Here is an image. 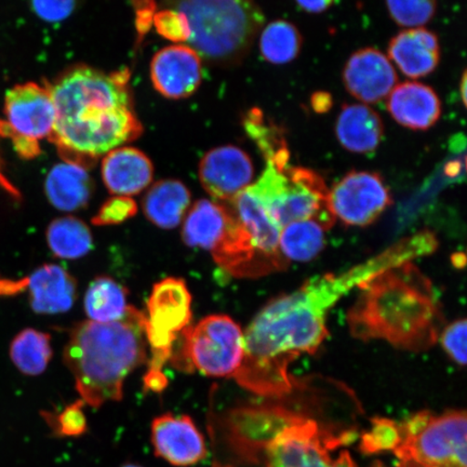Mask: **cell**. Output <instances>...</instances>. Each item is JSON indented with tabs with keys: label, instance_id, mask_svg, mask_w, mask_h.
I'll return each instance as SVG.
<instances>
[{
	"label": "cell",
	"instance_id": "16",
	"mask_svg": "<svg viewBox=\"0 0 467 467\" xmlns=\"http://www.w3.org/2000/svg\"><path fill=\"white\" fill-rule=\"evenodd\" d=\"M150 80L157 92L171 100L189 98L202 84V58L188 45L168 46L150 62Z\"/></svg>",
	"mask_w": 467,
	"mask_h": 467
},
{
	"label": "cell",
	"instance_id": "25",
	"mask_svg": "<svg viewBox=\"0 0 467 467\" xmlns=\"http://www.w3.org/2000/svg\"><path fill=\"white\" fill-rule=\"evenodd\" d=\"M229 204L237 219L254 237L256 247L263 254L274 259L289 262L279 250V236L282 229L247 189Z\"/></svg>",
	"mask_w": 467,
	"mask_h": 467
},
{
	"label": "cell",
	"instance_id": "14",
	"mask_svg": "<svg viewBox=\"0 0 467 467\" xmlns=\"http://www.w3.org/2000/svg\"><path fill=\"white\" fill-rule=\"evenodd\" d=\"M210 253L221 268L231 275L241 278L266 276L268 274L285 270L289 265L287 261L274 259L263 254L233 210L232 219L223 237Z\"/></svg>",
	"mask_w": 467,
	"mask_h": 467
},
{
	"label": "cell",
	"instance_id": "29",
	"mask_svg": "<svg viewBox=\"0 0 467 467\" xmlns=\"http://www.w3.org/2000/svg\"><path fill=\"white\" fill-rule=\"evenodd\" d=\"M47 243L57 258L76 260L83 258L92 249V235L85 222L64 217L52 221L47 229Z\"/></svg>",
	"mask_w": 467,
	"mask_h": 467
},
{
	"label": "cell",
	"instance_id": "15",
	"mask_svg": "<svg viewBox=\"0 0 467 467\" xmlns=\"http://www.w3.org/2000/svg\"><path fill=\"white\" fill-rule=\"evenodd\" d=\"M150 441L156 457L173 466H194L208 457L206 440L186 414L156 417L150 424Z\"/></svg>",
	"mask_w": 467,
	"mask_h": 467
},
{
	"label": "cell",
	"instance_id": "28",
	"mask_svg": "<svg viewBox=\"0 0 467 467\" xmlns=\"http://www.w3.org/2000/svg\"><path fill=\"white\" fill-rule=\"evenodd\" d=\"M52 358L51 337L27 328L17 334L10 344V359L23 375H42Z\"/></svg>",
	"mask_w": 467,
	"mask_h": 467
},
{
	"label": "cell",
	"instance_id": "27",
	"mask_svg": "<svg viewBox=\"0 0 467 467\" xmlns=\"http://www.w3.org/2000/svg\"><path fill=\"white\" fill-rule=\"evenodd\" d=\"M325 233L324 227L317 221L292 222L280 231V253L289 262L311 261L325 248Z\"/></svg>",
	"mask_w": 467,
	"mask_h": 467
},
{
	"label": "cell",
	"instance_id": "40",
	"mask_svg": "<svg viewBox=\"0 0 467 467\" xmlns=\"http://www.w3.org/2000/svg\"><path fill=\"white\" fill-rule=\"evenodd\" d=\"M313 107L317 112L323 113L328 110L331 107L330 96L326 93H319V95H314L313 97Z\"/></svg>",
	"mask_w": 467,
	"mask_h": 467
},
{
	"label": "cell",
	"instance_id": "19",
	"mask_svg": "<svg viewBox=\"0 0 467 467\" xmlns=\"http://www.w3.org/2000/svg\"><path fill=\"white\" fill-rule=\"evenodd\" d=\"M101 172L109 192L130 197L148 188L153 180L154 167L142 150L124 146L109 151L102 161Z\"/></svg>",
	"mask_w": 467,
	"mask_h": 467
},
{
	"label": "cell",
	"instance_id": "10",
	"mask_svg": "<svg viewBox=\"0 0 467 467\" xmlns=\"http://www.w3.org/2000/svg\"><path fill=\"white\" fill-rule=\"evenodd\" d=\"M145 317V335L150 349L148 372H162L175 340L191 324L192 296L184 280L171 277L157 283Z\"/></svg>",
	"mask_w": 467,
	"mask_h": 467
},
{
	"label": "cell",
	"instance_id": "21",
	"mask_svg": "<svg viewBox=\"0 0 467 467\" xmlns=\"http://www.w3.org/2000/svg\"><path fill=\"white\" fill-rule=\"evenodd\" d=\"M338 142L352 153H370L384 136L381 117L365 104L344 105L336 124Z\"/></svg>",
	"mask_w": 467,
	"mask_h": 467
},
{
	"label": "cell",
	"instance_id": "8",
	"mask_svg": "<svg viewBox=\"0 0 467 467\" xmlns=\"http://www.w3.org/2000/svg\"><path fill=\"white\" fill-rule=\"evenodd\" d=\"M174 358L190 372L233 378L244 358V332L226 315H210L181 332Z\"/></svg>",
	"mask_w": 467,
	"mask_h": 467
},
{
	"label": "cell",
	"instance_id": "5",
	"mask_svg": "<svg viewBox=\"0 0 467 467\" xmlns=\"http://www.w3.org/2000/svg\"><path fill=\"white\" fill-rule=\"evenodd\" d=\"M279 424L276 429L270 425L268 434L255 431L244 434L236 451L246 455L260 451L265 467H358L348 451H341L337 458L331 455L348 441V435H332L315 420L284 409Z\"/></svg>",
	"mask_w": 467,
	"mask_h": 467
},
{
	"label": "cell",
	"instance_id": "22",
	"mask_svg": "<svg viewBox=\"0 0 467 467\" xmlns=\"http://www.w3.org/2000/svg\"><path fill=\"white\" fill-rule=\"evenodd\" d=\"M93 190L95 185L87 169L71 161L57 163L45 181L47 198L61 212H78L87 207Z\"/></svg>",
	"mask_w": 467,
	"mask_h": 467
},
{
	"label": "cell",
	"instance_id": "13",
	"mask_svg": "<svg viewBox=\"0 0 467 467\" xmlns=\"http://www.w3.org/2000/svg\"><path fill=\"white\" fill-rule=\"evenodd\" d=\"M254 162L235 145L209 150L200 163L202 188L215 202L229 203L253 184Z\"/></svg>",
	"mask_w": 467,
	"mask_h": 467
},
{
	"label": "cell",
	"instance_id": "12",
	"mask_svg": "<svg viewBox=\"0 0 467 467\" xmlns=\"http://www.w3.org/2000/svg\"><path fill=\"white\" fill-rule=\"evenodd\" d=\"M27 292L33 311L58 314L69 311L78 297V283L63 267L45 265L22 279L0 278V297Z\"/></svg>",
	"mask_w": 467,
	"mask_h": 467
},
{
	"label": "cell",
	"instance_id": "23",
	"mask_svg": "<svg viewBox=\"0 0 467 467\" xmlns=\"http://www.w3.org/2000/svg\"><path fill=\"white\" fill-rule=\"evenodd\" d=\"M232 209L224 202L198 201L192 207L183 224V242L190 247L212 251L229 226Z\"/></svg>",
	"mask_w": 467,
	"mask_h": 467
},
{
	"label": "cell",
	"instance_id": "2",
	"mask_svg": "<svg viewBox=\"0 0 467 467\" xmlns=\"http://www.w3.org/2000/svg\"><path fill=\"white\" fill-rule=\"evenodd\" d=\"M359 290L347 315L355 338L382 340L409 352L435 346L445 317L433 284L413 262L379 274Z\"/></svg>",
	"mask_w": 467,
	"mask_h": 467
},
{
	"label": "cell",
	"instance_id": "4",
	"mask_svg": "<svg viewBox=\"0 0 467 467\" xmlns=\"http://www.w3.org/2000/svg\"><path fill=\"white\" fill-rule=\"evenodd\" d=\"M162 4L184 17L188 46L202 60L217 67L242 63L265 21L256 0H162Z\"/></svg>",
	"mask_w": 467,
	"mask_h": 467
},
{
	"label": "cell",
	"instance_id": "38",
	"mask_svg": "<svg viewBox=\"0 0 467 467\" xmlns=\"http://www.w3.org/2000/svg\"><path fill=\"white\" fill-rule=\"evenodd\" d=\"M143 383L148 392L161 393L167 388L168 379L162 372H146Z\"/></svg>",
	"mask_w": 467,
	"mask_h": 467
},
{
	"label": "cell",
	"instance_id": "39",
	"mask_svg": "<svg viewBox=\"0 0 467 467\" xmlns=\"http://www.w3.org/2000/svg\"><path fill=\"white\" fill-rule=\"evenodd\" d=\"M336 0H296L302 10L308 14H321L328 10Z\"/></svg>",
	"mask_w": 467,
	"mask_h": 467
},
{
	"label": "cell",
	"instance_id": "7",
	"mask_svg": "<svg viewBox=\"0 0 467 467\" xmlns=\"http://www.w3.org/2000/svg\"><path fill=\"white\" fill-rule=\"evenodd\" d=\"M466 412L422 411L400 423L397 467H466Z\"/></svg>",
	"mask_w": 467,
	"mask_h": 467
},
{
	"label": "cell",
	"instance_id": "20",
	"mask_svg": "<svg viewBox=\"0 0 467 467\" xmlns=\"http://www.w3.org/2000/svg\"><path fill=\"white\" fill-rule=\"evenodd\" d=\"M389 57L407 78H421L440 64V40L429 29L408 28L390 40Z\"/></svg>",
	"mask_w": 467,
	"mask_h": 467
},
{
	"label": "cell",
	"instance_id": "1",
	"mask_svg": "<svg viewBox=\"0 0 467 467\" xmlns=\"http://www.w3.org/2000/svg\"><path fill=\"white\" fill-rule=\"evenodd\" d=\"M126 80L122 74L78 66L48 85L56 108L51 140L62 154L78 156L76 163L87 169L97 157L139 137L142 127Z\"/></svg>",
	"mask_w": 467,
	"mask_h": 467
},
{
	"label": "cell",
	"instance_id": "3",
	"mask_svg": "<svg viewBox=\"0 0 467 467\" xmlns=\"http://www.w3.org/2000/svg\"><path fill=\"white\" fill-rule=\"evenodd\" d=\"M145 324V314L130 306L112 323L87 320L74 327L64 363L85 404L100 408L122 400L127 377L149 361Z\"/></svg>",
	"mask_w": 467,
	"mask_h": 467
},
{
	"label": "cell",
	"instance_id": "43",
	"mask_svg": "<svg viewBox=\"0 0 467 467\" xmlns=\"http://www.w3.org/2000/svg\"><path fill=\"white\" fill-rule=\"evenodd\" d=\"M120 467H144L142 465H139V464H136V463H127V464H124Z\"/></svg>",
	"mask_w": 467,
	"mask_h": 467
},
{
	"label": "cell",
	"instance_id": "30",
	"mask_svg": "<svg viewBox=\"0 0 467 467\" xmlns=\"http://www.w3.org/2000/svg\"><path fill=\"white\" fill-rule=\"evenodd\" d=\"M302 35L295 25L285 20L273 21L263 29L260 51L267 62L284 66L295 61L300 55Z\"/></svg>",
	"mask_w": 467,
	"mask_h": 467
},
{
	"label": "cell",
	"instance_id": "37",
	"mask_svg": "<svg viewBox=\"0 0 467 467\" xmlns=\"http://www.w3.org/2000/svg\"><path fill=\"white\" fill-rule=\"evenodd\" d=\"M156 26L162 36L175 43L188 42V25L182 15L177 11L165 9L156 16Z\"/></svg>",
	"mask_w": 467,
	"mask_h": 467
},
{
	"label": "cell",
	"instance_id": "41",
	"mask_svg": "<svg viewBox=\"0 0 467 467\" xmlns=\"http://www.w3.org/2000/svg\"><path fill=\"white\" fill-rule=\"evenodd\" d=\"M0 185L3 186V188L9 192L11 195H14L16 197L19 196V192H17L13 185L9 182L7 179H5L4 171H3V163L2 160H0Z\"/></svg>",
	"mask_w": 467,
	"mask_h": 467
},
{
	"label": "cell",
	"instance_id": "33",
	"mask_svg": "<svg viewBox=\"0 0 467 467\" xmlns=\"http://www.w3.org/2000/svg\"><path fill=\"white\" fill-rule=\"evenodd\" d=\"M84 406L85 402L79 400L67 406L57 416L45 412V418L58 436L79 437L88 430Z\"/></svg>",
	"mask_w": 467,
	"mask_h": 467
},
{
	"label": "cell",
	"instance_id": "34",
	"mask_svg": "<svg viewBox=\"0 0 467 467\" xmlns=\"http://www.w3.org/2000/svg\"><path fill=\"white\" fill-rule=\"evenodd\" d=\"M138 206L130 197L114 196L102 204L99 213L92 219L97 226L117 225L124 223L137 214Z\"/></svg>",
	"mask_w": 467,
	"mask_h": 467
},
{
	"label": "cell",
	"instance_id": "9",
	"mask_svg": "<svg viewBox=\"0 0 467 467\" xmlns=\"http://www.w3.org/2000/svg\"><path fill=\"white\" fill-rule=\"evenodd\" d=\"M55 125L56 108L48 86L26 83L5 93L0 137L10 140L21 159L37 157L40 140L51 139Z\"/></svg>",
	"mask_w": 467,
	"mask_h": 467
},
{
	"label": "cell",
	"instance_id": "32",
	"mask_svg": "<svg viewBox=\"0 0 467 467\" xmlns=\"http://www.w3.org/2000/svg\"><path fill=\"white\" fill-rule=\"evenodd\" d=\"M401 442L400 424L385 418L372 420L371 429L361 436L360 451L366 454L395 451Z\"/></svg>",
	"mask_w": 467,
	"mask_h": 467
},
{
	"label": "cell",
	"instance_id": "35",
	"mask_svg": "<svg viewBox=\"0 0 467 467\" xmlns=\"http://www.w3.org/2000/svg\"><path fill=\"white\" fill-rule=\"evenodd\" d=\"M466 320L458 319L445 327L440 338L443 350L459 366L466 364Z\"/></svg>",
	"mask_w": 467,
	"mask_h": 467
},
{
	"label": "cell",
	"instance_id": "24",
	"mask_svg": "<svg viewBox=\"0 0 467 467\" xmlns=\"http://www.w3.org/2000/svg\"><path fill=\"white\" fill-rule=\"evenodd\" d=\"M191 192L178 180H161L146 192L143 210L151 223L171 230L180 225L191 203Z\"/></svg>",
	"mask_w": 467,
	"mask_h": 467
},
{
	"label": "cell",
	"instance_id": "26",
	"mask_svg": "<svg viewBox=\"0 0 467 467\" xmlns=\"http://www.w3.org/2000/svg\"><path fill=\"white\" fill-rule=\"evenodd\" d=\"M128 292L113 278L100 276L93 280L85 296L88 318L96 323H112L127 312Z\"/></svg>",
	"mask_w": 467,
	"mask_h": 467
},
{
	"label": "cell",
	"instance_id": "11",
	"mask_svg": "<svg viewBox=\"0 0 467 467\" xmlns=\"http://www.w3.org/2000/svg\"><path fill=\"white\" fill-rule=\"evenodd\" d=\"M329 204L344 224L367 226L392 204V197L378 173L352 171L329 191Z\"/></svg>",
	"mask_w": 467,
	"mask_h": 467
},
{
	"label": "cell",
	"instance_id": "31",
	"mask_svg": "<svg viewBox=\"0 0 467 467\" xmlns=\"http://www.w3.org/2000/svg\"><path fill=\"white\" fill-rule=\"evenodd\" d=\"M390 17L400 26L421 27L433 19L437 0H385Z\"/></svg>",
	"mask_w": 467,
	"mask_h": 467
},
{
	"label": "cell",
	"instance_id": "6",
	"mask_svg": "<svg viewBox=\"0 0 467 467\" xmlns=\"http://www.w3.org/2000/svg\"><path fill=\"white\" fill-rule=\"evenodd\" d=\"M247 190L280 229L303 220L317 221L326 231L336 223L329 204V190L321 175L311 169L277 167L267 161L261 177Z\"/></svg>",
	"mask_w": 467,
	"mask_h": 467
},
{
	"label": "cell",
	"instance_id": "17",
	"mask_svg": "<svg viewBox=\"0 0 467 467\" xmlns=\"http://www.w3.org/2000/svg\"><path fill=\"white\" fill-rule=\"evenodd\" d=\"M349 95L360 102L375 104L389 96L399 81L392 61L375 48L354 52L343 69Z\"/></svg>",
	"mask_w": 467,
	"mask_h": 467
},
{
	"label": "cell",
	"instance_id": "18",
	"mask_svg": "<svg viewBox=\"0 0 467 467\" xmlns=\"http://www.w3.org/2000/svg\"><path fill=\"white\" fill-rule=\"evenodd\" d=\"M388 109L408 130L425 131L441 116V102L434 89L417 81L396 85L388 97Z\"/></svg>",
	"mask_w": 467,
	"mask_h": 467
},
{
	"label": "cell",
	"instance_id": "36",
	"mask_svg": "<svg viewBox=\"0 0 467 467\" xmlns=\"http://www.w3.org/2000/svg\"><path fill=\"white\" fill-rule=\"evenodd\" d=\"M78 4V0H31L35 15L49 23L67 20L73 15Z\"/></svg>",
	"mask_w": 467,
	"mask_h": 467
},
{
	"label": "cell",
	"instance_id": "42",
	"mask_svg": "<svg viewBox=\"0 0 467 467\" xmlns=\"http://www.w3.org/2000/svg\"><path fill=\"white\" fill-rule=\"evenodd\" d=\"M466 72L464 71L462 75V79H461L460 87H461V98H462V102L465 107L466 105Z\"/></svg>",
	"mask_w": 467,
	"mask_h": 467
}]
</instances>
